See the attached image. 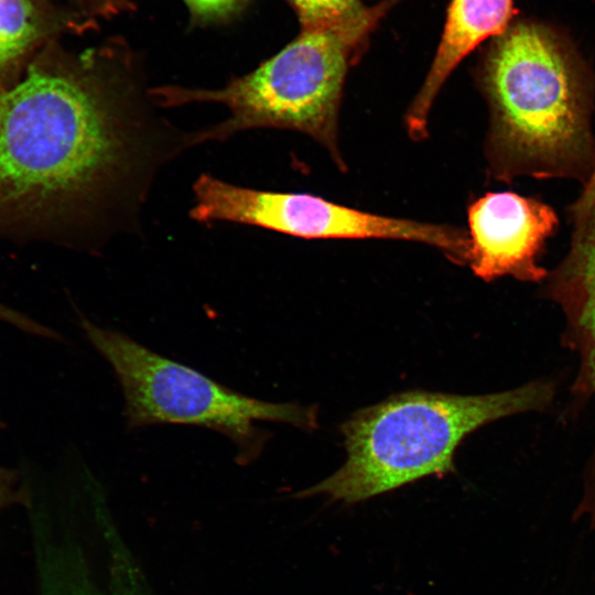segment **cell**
<instances>
[{"label":"cell","mask_w":595,"mask_h":595,"mask_svg":"<svg viewBox=\"0 0 595 595\" xmlns=\"http://www.w3.org/2000/svg\"><path fill=\"white\" fill-rule=\"evenodd\" d=\"M143 101L45 54L0 94V237L63 239L140 198L161 156Z\"/></svg>","instance_id":"6da1fadb"},{"label":"cell","mask_w":595,"mask_h":595,"mask_svg":"<svg viewBox=\"0 0 595 595\" xmlns=\"http://www.w3.org/2000/svg\"><path fill=\"white\" fill-rule=\"evenodd\" d=\"M477 78L494 180H586L595 165V82L564 39L541 23H511L485 52Z\"/></svg>","instance_id":"7a4b0ae2"},{"label":"cell","mask_w":595,"mask_h":595,"mask_svg":"<svg viewBox=\"0 0 595 595\" xmlns=\"http://www.w3.org/2000/svg\"><path fill=\"white\" fill-rule=\"evenodd\" d=\"M555 390L538 380L480 396L405 391L355 412L342 424L347 458L327 478L296 494L353 505L426 476L455 472L461 442L505 416L541 411Z\"/></svg>","instance_id":"3957f363"},{"label":"cell","mask_w":595,"mask_h":595,"mask_svg":"<svg viewBox=\"0 0 595 595\" xmlns=\"http://www.w3.org/2000/svg\"><path fill=\"white\" fill-rule=\"evenodd\" d=\"M390 6L367 8L361 17L342 25L302 30L278 54L223 88L163 86L149 95L165 108L216 102L228 109L226 120L190 136V144L225 140L247 129L294 130L316 140L345 171L338 144L345 78L367 35Z\"/></svg>","instance_id":"277c9868"},{"label":"cell","mask_w":595,"mask_h":595,"mask_svg":"<svg viewBox=\"0 0 595 595\" xmlns=\"http://www.w3.org/2000/svg\"><path fill=\"white\" fill-rule=\"evenodd\" d=\"M86 337L109 364L125 399L129 430L156 424L193 425L215 431L235 446L237 461L248 464L268 434L259 422H281L312 430L316 410L294 403L259 400L169 359L121 332L99 326L77 313Z\"/></svg>","instance_id":"5b68a950"},{"label":"cell","mask_w":595,"mask_h":595,"mask_svg":"<svg viewBox=\"0 0 595 595\" xmlns=\"http://www.w3.org/2000/svg\"><path fill=\"white\" fill-rule=\"evenodd\" d=\"M191 218L231 221L304 239H394L421 242L466 266L467 231L450 225L388 217L344 206L306 193L242 187L209 174L193 185Z\"/></svg>","instance_id":"8992f818"},{"label":"cell","mask_w":595,"mask_h":595,"mask_svg":"<svg viewBox=\"0 0 595 595\" xmlns=\"http://www.w3.org/2000/svg\"><path fill=\"white\" fill-rule=\"evenodd\" d=\"M467 263L478 278L512 277L524 282L545 280L540 264L559 218L552 206L510 191L488 192L467 208Z\"/></svg>","instance_id":"52a82bcc"},{"label":"cell","mask_w":595,"mask_h":595,"mask_svg":"<svg viewBox=\"0 0 595 595\" xmlns=\"http://www.w3.org/2000/svg\"><path fill=\"white\" fill-rule=\"evenodd\" d=\"M569 208L566 255L545 278L544 295L562 310L566 329L595 355V165Z\"/></svg>","instance_id":"ba28073f"},{"label":"cell","mask_w":595,"mask_h":595,"mask_svg":"<svg viewBox=\"0 0 595 595\" xmlns=\"http://www.w3.org/2000/svg\"><path fill=\"white\" fill-rule=\"evenodd\" d=\"M515 14L512 0L451 1L436 54L404 117L412 140L428 137L431 108L451 73L485 40L502 34Z\"/></svg>","instance_id":"9c48e42d"},{"label":"cell","mask_w":595,"mask_h":595,"mask_svg":"<svg viewBox=\"0 0 595 595\" xmlns=\"http://www.w3.org/2000/svg\"><path fill=\"white\" fill-rule=\"evenodd\" d=\"M48 32L47 17L35 0H0V94L22 76Z\"/></svg>","instance_id":"30bf717a"},{"label":"cell","mask_w":595,"mask_h":595,"mask_svg":"<svg viewBox=\"0 0 595 595\" xmlns=\"http://www.w3.org/2000/svg\"><path fill=\"white\" fill-rule=\"evenodd\" d=\"M294 9L302 30L331 28L361 17L367 8L359 0H286Z\"/></svg>","instance_id":"8fae6325"},{"label":"cell","mask_w":595,"mask_h":595,"mask_svg":"<svg viewBox=\"0 0 595 595\" xmlns=\"http://www.w3.org/2000/svg\"><path fill=\"white\" fill-rule=\"evenodd\" d=\"M3 426L4 423L0 421V429ZM31 502L32 498L22 483L21 473L0 464V512L14 506L29 508Z\"/></svg>","instance_id":"7c38bea8"},{"label":"cell","mask_w":595,"mask_h":595,"mask_svg":"<svg viewBox=\"0 0 595 595\" xmlns=\"http://www.w3.org/2000/svg\"><path fill=\"white\" fill-rule=\"evenodd\" d=\"M0 321L34 336L62 340L61 335L54 329L36 322L24 313H21L2 302H0Z\"/></svg>","instance_id":"4fadbf2b"},{"label":"cell","mask_w":595,"mask_h":595,"mask_svg":"<svg viewBox=\"0 0 595 595\" xmlns=\"http://www.w3.org/2000/svg\"><path fill=\"white\" fill-rule=\"evenodd\" d=\"M242 0H185L193 13L199 17H216L231 11Z\"/></svg>","instance_id":"5bb4252c"},{"label":"cell","mask_w":595,"mask_h":595,"mask_svg":"<svg viewBox=\"0 0 595 595\" xmlns=\"http://www.w3.org/2000/svg\"><path fill=\"white\" fill-rule=\"evenodd\" d=\"M89 1L101 13L117 12L122 6L127 3V0H89Z\"/></svg>","instance_id":"9a60e30c"}]
</instances>
